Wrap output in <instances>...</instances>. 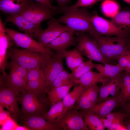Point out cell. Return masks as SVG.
<instances>
[{
  "instance_id": "cell-1",
  "label": "cell",
  "mask_w": 130,
  "mask_h": 130,
  "mask_svg": "<svg viewBox=\"0 0 130 130\" xmlns=\"http://www.w3.org/2000/svg\"><path fill=\"white\" fill-rule=\"evenodd\" d=\"M91 15L86 7H80L65 12L57 19L75 31L87 32L91 36H99L91 22Z\"/></svg>"
},
{
  "instance_id": "cell-2",
  "label": "cell",
  "mask_w": 130,
  "mask_h": 130,
  "mask_svg": "<svg viewBox=\"0 0 130 130\" xmlns=\"http://www.w3.org/2000/svg\"><path fill=\"white\" fill-rule=\"evenodd\" d=\"M91 37L105 58L110 63L117 60L125 53L130 42V37L107 36Z\"/></svg>"
},
{
  "instance_id": "cell-3",
  "label": "cell",
  "mask_w": 130,
  "mask_h": 130,
  "mask_svg": "<svg viewBox=\"0 0 130 130\" xmlns=\"http://www.w3.org/2000/svg\"><path fill=\"white\" fill-rule=\"evenodd\" d=\"M18 101L21 106L22 117L20 119L34 115L42 116L47 111L49 105H50L48 98L30 91L26 90L20 95Z\"/></svg>"
},
{
  "instance_id": "cell-4",
  "label": "cell",
  "mask_w": 130,
  "mask_h": 130,
  "mask_svg": "<svg viewBox=\"0 0 130 130\" xmlns=\"http://www.w3.org/2000/svg\"><path fill=\"white\" fill-rule=\"evenodd\" d=\"M5 31L16 46L40 53L44 56L45 59L57 54L54 51L46 47L27 34L10 28H5Z\"/></svg>"
},
{
  "instance_id": "cell-5",
  "label": "cell",
  "mask_w": 130,
  "mask_h": 130,
  "mask_svg": "<svg viewBox=\"0 0 130 130\" xmlns=\"http://www.w3.org/2000/svg\"><path fill=\"white\" fill-rule=\"evenodd\" d=\"M8 58L28 70L41 67L45 60L41 53L25 49L11 47L8 50Z\"/></svg>"
},
{
  "instance_id": "cell-6",
  "label": "cell",
  "mask_w": 130,
  "mask_h": 130,
  "mask_svg": "<svg viewBox=\"0 0 130 130\" xmlns=\"http://www.w3.org/2000/svg\"><path fill=\"white\" fill-rule=\"evenodd\" d=\"M84 112L75 108L67 110L54 124L55 130H88L83 119Z\"/></svg>"
},
{
  "instance_id": "cell-7",
  "label": "cell",
  "mask_w": 130,
  "mask_h": 130,
  "mask_svg": "<svg viewBox=\"0 0 130 130\" xmlns=\"http://www.w3.org/2000/svg\"><path fill=\"white\" fill-rule=\"evenodd\" d=\"M90 20L99 36L130 37V27L119 26L98 15L91 13Z\"/></svg>"
},
{
  "instance_id": "cell-8",
  "label": "cell",
  "mask_w": 130,
  "mask_h": 130,
  "mask_svg": "<svg viewBox=\"0 0 130 130\" xmlns=\"http://www.w3.org/2000/svg\"><path fill=\"white\" fill-rule=\"evenodd\" d=\"M76 49L81 54L92 61H95L105 65L110 63L105 58L97 45L92 39L80 32L76 37Z\"/></svg>"
},
{
  "instance_id": "cell-9",
  "label": "cell",
  "mask_w": 130,
  "mask_h": 130,
  "mask_svg": "<svg viewBox=\"0 0 130 130\" xmlns=\"http://www.w3.org/2000/svg\"><path fill=\"white\" fill-rule=\"evenodd\" d=\"M58 13L57 11L47 5L31 0L20 14L33 23L41 25L42 22L53 18Z\"/></svg>"
},
{
  "instance_id": "cell-10",
  "label": "cell",
  "mask_w": 130,
  "mask_h": 130,
  "mask_svg": "<svg viewBox=\"0 0 130 130\" xmlns=\"http://www.w3.org/2000/svg\"><path fill=\"white\" fill-rule=\"evenodd\" d=\"M20 92L11 88L0 86V105L6 107L11 113L16 121L22 117L18 104Z\"/></svg>"
},
{
  "instance_id": "cell-11",
  "label": "cell",
  "mask_w": 130,
  "mask_h": 130,
  "mask_svg": "<svg viewBox=\"0 0 130 130\" xmlns=\"http://www.w3.org/2000/svg\"><path fill=\"white\" fill-rule=\"evenodd\" d=\"M47 26L44 30L33 35L32 37L44 45L50 43L63 33L71 29L68 26L61 24L57 19L54 18L48 20Z\"/></svg>"
},
{
  "instance_id": "cell-12",
  "label": "cell",
  "mask_w": 130,
  "mask_h": 130,
  "mask_svg": "<svg viewBox=\"0 0 130 130\" xmlns=\"http://www.w3.org/2000/svg\"><path fill=\"white\" fill-rule=\"evenodd\" d=\"M64 58L62 55L57 54L45 59L41 67L44 74L46 86L49 90L55 78L65 69L63 63Z\"/></svg>"
},
{
  "instance_id": "cell-13",
  "label": "cell",
  "mask_w": 130,
  "mask_h": 130,
  "mask_svg": "<svg viewBox=\"0 0 130 130\" xmlns=\"http://www.w3.org/2000/svg\"><path fill=\"white\" fill-rule=\"evenodd\" d=\"M75 31L71 29L61 34L49 43L44 45L46 47L53 50L57 54L61 55L62 52L69 47L76 45Z\"/></svg>"
},
{
  "instance_id": "cell-14",
  "label": "cell",
  "mask_w": 130,
  "mask_h": 130,
  "mask_svg": "<svg viewBox=\"0 0 130 130\" xmlns=\"http://www.w3.org/2000/svg\"><path fill=\"white\" fill-rule=\"evenodd\" d=\"M5 24L0 18V68L3 80L6 77V72L7 60L8 58L9 49L13 45V43L5 31Z\"/></svg>"
},
{
  "instance_id": "cell-15",
  "label": "cell",
  "mask_w": 130,
  "mask_h": 130,
  "mask_svg": "<svg viewBox=\"0 0 130 130\" xmlns=\"http://www.w3.org/2000/svg\"><path fill=\"white\" fill-rule=\"evenodd\" d=\"M126 73L125 71H122L100 88L98 103H100L109 98V95L111 96V97L118 96L121 84Z\"/></svg>"
},
{
  "instance_id": "cell-16",
  "label": "cell",
  "mask_w": 130,
  "mask_h": 130,
  "mask_svg": "<svg viewBox=\"0 0 130 130\" xmlns=\"http://www.w3.org/2000/svg\"><path fill=\"white\" fill-rule=\"evenodd\" d=\"M5 22L11 23L25 33L32 37L43 30L41 25H36L27 20L21 14L6 16Z\"/></svg>"
},
{
  "instance_id": "cell-17",
  "label": "cell",
  "mask_w": 130,
  "mask_h": 130,
  "mask_svg": "<svg viewBox=\"0 0 130 130\" xmlns=\"http://www.w3.org/2000/svg\"><path fill=\"white\" fill-rule=\"evenodd\" d=\"M23 126L29 130H55L54 124L49 122L40 115H34L20 119Z\"/></svg>"
},
{
  "instance_id": "cell-18",
  "label": "cell",
  "mask_w": 130,
  "mask_h": 130,
  "mask_svg": "<svg viewBox=\"0 0 130 130\" xmlns=\"http://www.w3.org/2000/svg\"><path fill=\"white\" fill-rule=\"evenodd\" d=\"M32 0H0V11L8 15L20 14Z\"/></svg>"
},
{
  "instance_id": "cell-19",
  "label": "cell",
  "mask_w": 130,
  "mask_h": 130,
  "mask_svg": "<svg viewBox=\"0 0 130 130\" xmlns=\"http://www.w3.org/2000/svg\"><path fill=\"white\" fill-rule=\"evenodd\" d=\"M120 105V103L118 96L110 98L98 104L94 105L91 108L84 110L91 112L101 118H105L106 116L111 112L114 108Z\"/></svg>"
},
{
  "instance_id": "cell-20",
  "label": "cell",
  "mask_w": 130,
  "mask_h": 130,
  "mask_svg": "<svg viewBox=\"0 0 130 130\" xmlns=\"http://www.w3.org/2000/svg\"><path fill=\"white\" fill-rule=\"evenodd\" d=\"M110 79L104 76L102 74L97 73L91 70L88 72L74 81L77 85L81 84L87 87L101 82L104 85L109 82Z\"/></svg>"
},
{
  "instance_id": "cell-21",
  "label": "cell",
  "mask_w": 130,
  "mask_h": 130,
  "mask_svg": "<svg viewBox=\"0 0 130 130\" xmlns=\"http://www.w3.org/2000/svg\"><path fill=\"white\" fill-rule=\"evenodd\" d=\"M0 80V86L11 88L20 91L21 94L26 91L27 83L16 72L12 70L7 74L6 78Z\"/></svg>"
},
{
  "instance_id": "cell-22",
  "label": "cell",
  "mask_w": 130,
  "mask_h": 130,
  "mask_svg": "<svg viewBox=\"0 0 130 130\" xmlns=\"http://www.w3.org/2000/svg\"><path fill=\"white\" fill-rule=\"evenodd\" d=\"M93 68L98 72L110 79L114 78L124 70L118 64L113 65L110 63L102 65L93 63Z\"/></svg>"
},
{
  "instance_id": "cell-23",
  "label": "cell",
  "mask_w": 130,
  "mask_h": 130,
  "mask_svg": "<svg viewBox=\"0 0 130 130\" xmlns=\"http://www.w3.org/2000/svg\"><path fill=\"white\" fill-rule=\"evenodd\" d=\"M61 55L65 58L68 67L72 71L84 61L83 55L76 49L69 51L65 50Z\"/></svg>"
},
{
  "instance_id": "cell-24",
  "label": "cell",
  "mask_w": 130,
  "mask_h": 130,
  "mask_svg": "<svg viewBox=\"0 0 130 130\" xmlns=\"http://www.w3.org/2000/svg\"><path fill=\"white\" fill-rule=\"evenodd\" d=\"M66 110L61 100L51 106L49 110L42 116L48 121L54 124Z\"/></svg>"
},
{
  "instance_id": "cell-25",
  "label": "cell",
  "mask_w": 130,
  "mask_h": 130,
  "mask_svg": "<svg viewBox=\"0 0 130 130\" xmlns=\"http://www.w3.org/2000/svg\"><path fill=\"white\" fill-rule=\"evenodd\" d=\"M72 85L51 88L47 92L48 98L51 106L62 99L69 92Z\"/></svg>"
},
{
  "instance_id": "cell-26",
  "label": "cell",
  "mask_w": 130,
  "mask_h": 130,
  "mask_svg": "<svg viewBox=\"0 0 130 130\" xmlns=\"http://www.w3.org/2000/svg\"><path fill=\"white\" fill-rule=\"evenodd\" d=\"M85 88L81 84L74 86L72 91L68 92L63 98L62 102L66 110L74 108L79 96Z\"/></svg>"
},
{
  "instance_id": "cell-27",
  "label": "cell",
  "mask_w": 130,
  "mask_h": 130,
  "mask_svg": "<svg viewBox=\"0 0 130 130\" xmlns=\"http://www.w3.org/2000/svg\"><path fill=\"white\" fill-rule=\"evenodd\" d=\"M83 111L84 121L90 130H104L105 127L103 124L97 116L91 112L85 110Z\"/></svg>"
},
{
  "instance_id": "cell-28",
  "label": "cell",
  "mask_w": 130,
  "mask_h": 130,
  "mask_svg": "<svg viewBox=\"0 0 130 130\" xmlns=\"http://www.w3.org/2000/svg\"><path fill=\"white\" fill-rule=\"evenodd\" d=\"M120 105L130 102V75L126 73L121 87L118 96Z\"/></svg>"
},
{
  "instance_id": "cell-29",
  "label": "cell",
  "mask_w": 130,
  "mask_h": 130,
  "mask_svg": "<svg viewBox=\"0 0 130 130\" xmlns=\"http://www.w3.org/2000/svg\"><path fill=\"white\" fill-rule=\"evenodd\" d=\"M71 85L74 86L77 85L71 80L70 73L65 68L55 78L50 87V89L52 88Z\"/></svg>"
},
{
  "instance_id": "cell-30",
  "label": "cell",
  "mask_w": 130,
  "mask_h": 130,
  "mask_svg": "<svg viewBox=\"0 0 130 130\" xmlns=\"http://www.w3.org/2000/svg\"><path fill=\"white\" fill-rule=\"evenodd\" d=\"M102 12L106 16L111 18L120 11L119 4L113 0H104L101 5Z\"/></svg>"
},
{
  "instance_id": "cell-31",
  "label": "cell",
  "mask_w": 130,
  "mask_h": 130,
  "mask_svg": "<svg viewBox=\"0 0 130 130\" xmlns=\"http://www.w3.org/2000/svg\"><path fill=\"white\" fill-rule=\"evenodd\" d=\"M110 21L119 26L130 27V9L120 11Z\"/></svg>"
},
{
  "instance_id": "cell-32",
  "label": "cell",
  "mask_w": 130,
  "mask_h": 130,
  "mask_svg": "<svg viewBox=\"0 0 130 130\" xmlns=\"http://www.w3.org/2000/svg\"><path fill=\"white\" fill-rule=\"evenodd\" d=\"M93 68L92 61L89 60L86 62L84 61L70 73L71 80L74 82L75 80L78 79L85 74L91 70Z\"/></svg>"
},
{
  "instance_id": "cell-33",
  "label": "cell",
  "mask_w": 130,
  "mask_h": 130,
  "mask_svg": "<svg viewBox=\"0 0 130 130\" xmlns=\"http://www.w3.org/2000/svg\"><path fill=\"white\" fill-rule=\"evenodd\" d=\"M85 89L79 96L74 105V108L80 111L89 109L94 105L88 99Z\"/></svg>"
},
{
  "instance_id": "cell-34",
  "label": "cell",
  "mask_w": 130,
  "mask_h": 130,
  "mask_svg": "<svg viewBox=\"0 0 130 130\" xmlns=\"http://www.w3.org/2000/svg\"><path fill=\"white\" fill-rule=\"evenodd\" d=\"M6 69L14 71L27 83L28 70L17 63L12 61L7 62Z\"/></svg>"
},
{
  "instance_id": "cell-35",
  "label": "cell",
  "mask_w": 130,
  "mask_h": 130,
  "mask_svg": "<svg viewBox=\"0 0 130 130\" xmlns=\"http://www.w3.org/2000/svg\"><path fill=\"white\" fill-rule=\"evenodd\" d=\"M100 88L97 84L86 87L85 90L86 95L90 101L94 105L98 102V94Z\"/></svg>"
},
{
  "instance_id": "cell-36",
  "label": "cell",
  "mask_w": 130,
  "mask_h": 130,
  "mask_svg": "<svg viewBox=\"0 0 130 130\" xmlns=\"http://www.w3.org/2000/svg\"><path fill=\"white\" fill-rule=\"evenodd\" d=\"M28 71L27 81L39 79L45 80L44 73L41 67L33 68Z\"/></svg>"
},
{
  "instance_id": "cell-37",
  "label": "cell",
  "mask_w": 130,
  "mask_h": 130,
  "mask_svg": "<svg viewBox=\"0 0 130 130\" xmlns=\"http://www.w3.org/2000/svg\"><path fill=\"white\" fill-rule=\"evenodd\" d=\"M101 0H77L76 3L70 6H68L65 10L64 13L69 10L79 7H86L93 5Z\"/></svg>"
},
{
  "instance_id": "cell-38",
  "label": "cell",
  "mask_w": 130,
  "mask_h": 130,
  "mask_svg": "<svg viewBox=\"0 0 130 130\" xmlns=\"http://www.w3.org/2000/svg\"><path fill=\"white\" fill-rule=\"evenodd\" d=\"M3 107L0 105V125L5 124L7 121L10 118V112L4 110Z\"/></svg>"
},
{
  "instance_id": "cell-39",
  "label": "cell",
  "mask_w": 130,
  "mask_h": 130,
  "mask_svg": "<svg viewBox=\"0 0 130 130\" xmlns=\"http://www.w3.org/2000/svg\"><path fill=\"white\" fill-rule=\"evenodd\" d=\"M126 51L124 54L120 56L117 60L118 64L124 71L127 66L129 59L128 56Z\"/></svg>"
},
{
  "instance_id": "cell-40",
  "label": "cell",
  "mask_w": 130,
  "mask_h": 130,
  "mask_svg": "<svg viewBox=\"0 0 130 130\" xmlns=\"http://www.w3.org/2000/svg\"><path fill=\"white\" fill-rule=\"evenodd\" d=\"M58 4L59 13H63L64 10L68 6L67 5L71 0H56Z\"/></svg>"
},
{
  "instance_id": "cell-41",
  "label": "cell",
  "mask_w": 130,
  "mask_h": 130,
  "mask_svg": "<svg viewBox=\"0 0 130 130\" xmlns=\"http://www.w3.org/2000/svg\"><path fill=\"white\" fill-rule=\"evenodd\" d=\"M122 112L126 115V117L130 119V102H128L121 105Z\"/></svg>"
},
{
  "instance_id": "cell-42",
  "label": "cell",
  "mask_w": 130,
  "mask_h": 130,
  "mask_svg": "<svg viewBox=\"0 0 130 130\" xmlns=\"http://www.w3.org/2000/svg\"><path fill=\"white\" fill-rule=\"evenodd\" d=\"M109 130H126L124 126L118 123H112Z\"/></svg>"
},
{
  "instance_id": "cell-43",
  "label": "cell",
  "mask_w": 130,
  "mask_h": 130,
  "mask_svg": "<svg viewBox=\"0 0 130 130\" xmlns=\"http://www.w3.org/2000/svg\"><path fill=\"white\" fill-rule=\"evenodd\" d=\"M36 1L37 2L47 5L52 8L56 10L58 12L57 6H55L52 5L51 3V0H33Z\"/></svg>"
},
{
  "instance_id": "cell-44",
  "label": "cell",
  "mask_w": 130,
  "mask_h": 130,
  "mask_svg": "<svg viewBox=\"0 0 130 130\" xmlns=\"http://www.w3.org/2000/svg\"><path fill=\"white\" fill-rule=\"evenodd\" d=\"M99 119L103 124L105 128H106L109 130L112 125V122L107 118H105Z\"/></svg>"
},
{
  "instance_id": "cell-45",
  "label": "cell",
  "mask_w": 130,
  "mask_h": 130,
  "mask_svg": "<svg viewBox=\"0 0 130 130\" xmlns=\"http://www.w3.org/2000/svg\"><path fill=\"white\" fill-rule=\"evenodd\" d=\"M126 52L128 55L129 59L127 66L125 71L126 74L130 75V48L129 46Z\"/></svg>"
},
{
  "instance_id": "cell-46",
  "label": "cell",
  "mask_w": 130,
  "mask_h": 130,
  "mask_svg": "<svg viewBox=\"0 0 130 130\" xmlns=\"http://www.w3.org/2000/svg\"><path fill=\"white\" fill-rule=\"evenodd\" d=\"M124 125L126 130H130V119L125 117L124 120Z\"/></svg>"
},
{
  "instance_id": "cell-47",
  "label": "cell",
  "mask_w": 130,
  "mask_h": 130,
  "mask_svg": "<svg viewBox=\"0 0 130 130\" xmlns=\"http://www.w3.org/2000/svg\"><path fill=\"white\" fill-rule=\"evenodd\" d=\"M115 115V113L111 112L107 115L105 116V118H106L112 123L114 120Z\"/></svg>"
},
{
  "instance_id": "cell-48",
  "label": "cell",
  "mask_w": 130,
  "mask_h": 130,
  "mask_svg": "<svg viewBox=\"0 0 130 130\" xmlns=\"http://www.w3.org/2000/svg\"><path fill=\"white\" fill-rule=\"evenodd\" d=\"M13 130H29V129L25 126H19L16 125Z\"/></svg>"
},
{
  "instance_id": "cell-49",
  "label": "cell",
  "mask_w": 130,
  "mask_h": 130,
  "mask_svg": "<svg viewBox=\"0 0 130 130\" xmlns=\"http://www.w3.org/2000/svg\"><path fill=\"white\" fill-rule=\"evenodd\" d=\"M128 3L130 4V0H123Z\"/></svg>"
},
{
  "instance_id": "cell-50",
  "label": "cell",
  "mask_w": 130,
  "mask_h": 130,
  "mask_svg": "<svg viewBox=\"0 0 130 130\" xmlns=\"http://www.w3.org/2000/svg\"><path fill=\"white\" fill-rule=\"evenodd\" d=\"M129 47L130 48V42L129 44Z\"/></svg>"
}]
</instances>
